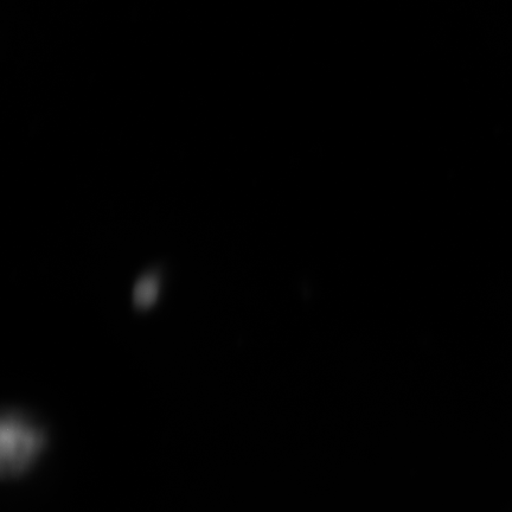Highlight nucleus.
Here are the masks:
<instances>
[{
    "mask_svg": "<svg viewBox=\"0 0 512 512\" xmlns=\"http://www.w3.org/2000/svg\"><path fill=\"white\" fill-rule=\"evenodd\" d=\"M46 443V435L28 419L15 413L4 415L0 441V470L3 477L22 475L36 462Z\"/></svg>",
    "mask_w": 512,
    "mask_h": 512,
    "instance_id": "nucleus-1",
    "label": "nucleus"
},
{
    "mask_svg": "<svg viewBox=\"0 0 512 512\" xmlns=\"http://www.w3.org/2000/svg\"><path fill=\"white\" fill-rule=\"evenodd\" d=\"M160 293L159 279L155 274H146L133 288V304L140 310L150 309L157 303Z\"/></svg>",
    "mask_w": 512,
    "mask_h": 512,
    "instance_id": "nucleus-2",
    "label": "nucleus"
}]
</instances>
